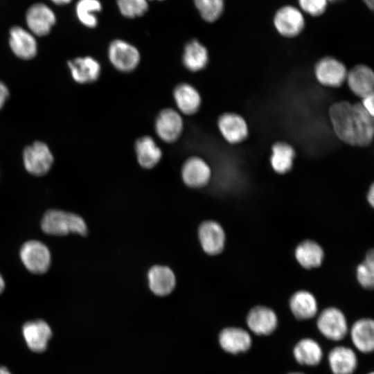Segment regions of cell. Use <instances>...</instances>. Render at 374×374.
I'll return each instance as SVG.
<instances>
[{
    "label": "cell",
    "mask_w": 374,
    "mask_h": 374,
    "mask_svg": "<svg viewBox=\"0 0 374 374\" xmlns=\"http://www.w3.org/2000/svg\"><path fill=\"white\" fill-rule=\"evenodd\" d=\"M330 123L339 140L350 145L364 147L373 141L374 119L361 103L339 101L329 108Z\"/></svg>",
    "instance_id": "6da1fadb"
},
{
    "label": "cell",
    "mask_w": 374,
    "mask_h": 374,
    "mask_svg": "<svg viewBox=\"0 0 374 374\" xmlns=\"http://www.w3.org/2000/svg\"><path fill=\"white\" fill-rule=\"evenodd\" d=\"M41 226L46 233L54 235L70 233L84 235L87 233V224L80 216L59 210L47 211L43 216Z\"/></svg>",
    "instance_id": "7a4b0ae2"
},
{
    "label": "cell",
    "mask_w": 374,
    "mask_h": 374,
    "mask_svg": "<svg viewBox=\"0 0 374 374\" xmlns=\"http://www.w3.org/2000/svg\"><path fill=\"white\" fill-rule=\"evenodd\" d=\"M317 327L323 336L335 341L343 339L348 332L345 315L334 307L327 308L319 314Z\"/></svg>",
    "instance_id": "3957f363"
},
{
    "label": "cell",
    "mask_w": 374,
    "mask_h": 374,
    "mask_svg": "<svg viewBox=\"0 0 374 374\" xmlns=\"http://www.w3.org/2000/svg\"><path fill=\"white\" fill-rule=\"evenodd\" d=\"M108 57L112 65L123 73H130L139 65L141 55L139 50L130 43L116 39L108 48Z\"/></svg>",
    "instance_id": "277c9868"
},
{
    "label": "cell",
    "mask_w": 374,
    "mask_h": 374,
    "mask_svg": "<svg viewBox=\"0 0 374 374\" xmlns=\"http://www.w3.org/2000/svg\"><path fill=\"white\" fill-rule=\"evenodd\" d=\"M20 258L26 268L36 274L45 273L51 264L48 247L38 240H30L20 249Z\"/></svg>",
    "instance_id": "5b68a950"
},
{
    "label": "cell",
    "mask_w": 374,
    "mask_h": 374,
    "mask_svg": "<svg viewBox=\"0 0 374 374\" xmlns=\"http://www.w3.org/2000/svg\"><path fill=\"white\" fill-rule=\"evenodd\" d=\"M154 130L163 141L168 143L177 141L184 131L181 114L172 108L163 109L155 118Z\"/></svg>",
    "instance_id": "8992f818"
},
{
    "label": "cell",
    "mask_w": 374,
    "mask_h": 374,
    "mask_svg": "<svg viewBox=\"0 0 374 374\" xmlns=\"http://www.w3.org/2000/svg\"><path fill=\"white\" fill-rule=\"evenodd\" d=\"M273 21L278 33L290 38L299 35L305 26L303 12L290 5L280 8L275 13Z\"/></svg>",
    "instance_id": "52a82bcc"
},
{
    "label": "cell",
    "mask_w": 374,
    "mask_h": 374,
    "mask_svg": "<svg viewBox=\"0 0 374 374\" xmlns=\"http://www.w3.org/2000/svg\"><path fill=\"white\" fill-rule=\"evenodd\" d=\"M23 159L26 170L37 176L45 175L53 162L51 150L41 141H35L27 146L24 151Z\"/></svg>",
    "instance_id": "ba28073f"
},
{
    "label": "cell",
    "mask_w": 374,
    "mask_h": 374,
    "mask_svg": "<svg viewBox=\"0 0 374 374\" xmlns=\"http://www.w3.org/2000/svg\"><path fill=\"white\" fill-rule=\"evenodd\" d=\"M181 175L186 186L193 188H199L208 184L212 172L211 167L203 158L192 156L183 163Z\"/></svg>",
    "instance_id": "9c48e42d"
},
{
    "label": "cell",
    "mask_w": 374,
    "mask_h": 374,
    "mask_svg": "<svg viewBox=\"0 0 374 374\" xmlns=\"http://www.w3.org/2000/svg\"><path fill=\"white\" fill-rule=\"evenodd\" d=\"M348 71L343 63L332 57L321 59L315 65L318 82L326 87H339L346 81Z\"/></svg>",
    "instance_id": "30bf717a"
},
{
    "label": "cell",
    "mask_w": 374,
    "mask_h": 374,
    "mask_svg": "<svg viewBox=\"0 0 374 374\" xmlns=\"http://www.w3.org/2000/svg\"><path fill=\"white\" fill-rule=\"evenodd\" d=\"M26 21L33 35L42 37L50 33L55 24L56 17L48 6L37 3L26 11Z\"/></svg>",
    "instance_id": "8fae6325"
},
{
    "label": "cell",
    "mask_w": 374,
    "mask_h": 374,
    "mask_svg": "<svg viewBox=\"0 0 374 374\" xmlns=\"http://www.w3.org/2000/svg\"><path fill=\"white\" fill-rule=\"evenodd\" d=\"M21 332L26 346L35 353L44 352L53 335L50 326L42 319L25 323Z\"/></svg>",
    "instance_id": "7c38bea8"
},
{
    "label": "cell",
    "mask_w": 374,
    "mask_h": 374,
    "mask_svg": "<svg viewBox=\"0 0 374 374\" xmlns=\"http://www.w3.org/2000/svg\"><path fill=\"white\" fill-rule=\"evenodd\" d=\"M198 238L202 249L208 255H217L224 249L225 233L222 226L215 221L202 222L198 229Z\"/></svg>",
    "instance_id": "4fadbf2b"
},
{
    "label": "cell",
    "mask_w": 374,
    "mask_h": 374,
    "mask_svg": "<svg viewBox=\"0 0 374 374\" xmlns=\"http://www.w3.org/2000/svg\"><path fill=\"white\" fill-rule=\"evenodd\" d=\"M217 126L222 137L231 144H238L245 140L249 130L245 120L239 114L226 112L220 116Z\"/></svg>",
    "instance_id": "5bb4252c"
},
{
    "label": "cell",
    "mask_w": 374,
    "mask_h": 374,
    "mask_svg": "<svg viewBox=\"0 0 374 374\" xmlns=\"http://www.w3.org/2000/svg\"><path fill=\"white\" fill-rule=\"evenodd\" d=\"M246 321L249 329L257 335H269L275 331L278 326L275 312L262 305L251 308Z\"/></svg>",
    "instance_id": "9a60e30c"
},
{
    "label": "cell",
    "mask_w": 374,
    "mask_h": 374,
    "mask_svg": "<svg viewBox=\"0 0 374 374\" xmlns=\"http://www.w3.org/2000/svg\"><path fill=\"white\" fill-rule=\"evenodd\" d=\"M173 98L177 111L186 116L195 114L202 105V96L199 91L188 82L176 85L173 90Z\"/></svg>",
    "instance_id": "2e32d148"
},
{
    "label": "cell",
    "mask_w": 374,
    "mask_h": 374,
    "mask_svg": "<svg viewBox=\"0 0 374 374\" xmlns=\"http://www.w3.org/2000/svg\"><path fill=\"white\" fill-rule=\"evenodd\" d=\"M346 81L351 91L362 99L373 94L374 74L372 69L366 65L355 66L348 71Z\"/></svg>",
    "instance_id": "e0dca14e"
},
{
    "label": "cell",
    "mask_w": 374,
    "mask_h": 374,
    "mask_svg": "<svg viewBox=\"0 0 374 374\" xmlns=\"http://www.w3.org/2000/svg\"><path fill=\"white\" fill-rule=\"evenodd\" d=\"M219 343L224 350L235 355L247 351L251 347L252 339L244 329L229 327L220 332Z\"/></svg>",
    "instance_id": "ac0fdd59"
},
{
    "label": "cell",
    "mask_w": 374,
    "mask_h": 374,
    "mask_svg": "<svg viewBox=\"0 0 374 374\" xmlns=\"http://www.w3.org/2000/svg\"><path fill=\"white\" fill-rule=\"evenodd\" d=\"M148 285L157 296L170 294L176 285V277L173 271L168 266L156 265L148 272Z\"/></svg>",
    "instance_id": "d6986e66"
},
{
    "label": "cell",
    "mask_w": 374,
    "mask_h": 374,
    "mask_svg": "<svg viewBox=\"0 0 374 374\" xmlns=\"http://www.w3.org/2000/svg\"><path fill=\"white\" fill-rule=\"evenodd\" d=\"M10 46L19 58L30 60L37 54V42L34 35L21 26H15L10 30Z\"/></svg>",
    "instance_id": "ffe728a7"
},
{
    "label": "cell",
    "mask_w": 374,
    "mask_h": 374,
    "mask_svg": "<svg viewBox=\"0 0 374 374\" xmlns=\"http://www.w3.org/2000/svg\"><path fill=\"white\" fill-rule=\"evenodd\" d=\"M328 360L333 374H353L358 364L354 350L344 346L333 348L328 353Z\"/></svg>",
    "instance_id": "44dd1931"
},
{
    "label": "cell",
    "mask_w": 374,
    "mask_h": 374,
    "mask_svg": "<svg viewBox=\"0 0 374 374\" xmlns=\"http://www.w3.org/2000/svg\"><path fill=\"white\" fill-rule=\"evenodd\" d=\"M138 163L145 169L154 168L162 158V150L152 137L143 136L136 139L134 145Z\"/></svg>",
    "instance_id": "7402d4cb"
},
{
    "label": "cell",
    "mask_w": 374,
    "mask_h": 374,
    "mask_svg": "<svg viewBox=\"0 0 374 374\" xmlns=\"http://www.w3.org/2000/svg\"><path fill=\"white\" fill-rule=\"evenodd\" d=\"M351 341L361 353H371L374 348V322L368 318L356 321L350 330Z\"/></svg>",
    "instance_id": "603a6c76"
},
{
    "label": "cell",
    "mask_w": 374,
    "mask_h": 374,
    "mask_svg": "<svg viewBox=\"0 0 374 374\" xmlns=\"http://www.w3.org/2000/svg\"><path fill=\"white\" fill-rule=\"evenodd\" d=\"M68 65L74 80L81 84L95 82L100 75V64L91 57L75 58Z\"/></svg>",
    "instance_id": "cb8c5ba5"
},
{
    "label": "cell",
    "mask_w": 374,
    "mask_h": 374,
    "mask_svg": "<svg viewBox=\"0 0 374 374\" xmlns=\"http://www.w3.org/2000/svg\"><path fill=\"white\" fill-rule=\"evenodd\" d=\"M290 308L293 315L300 320H308L317 314V301L312 294L300 290L290 298Z\"/></svg>",
    "instance_id": "d4e9b609"
},
{
    "label": "cell",
    "mask_w": 374,
    "mask_h": 374,
    "mask_svg": "<svg viewBox=\"0 0 374 374\" xmlns=\"http://www.w3.org/2000/svg\"><path fill=\"white\" fill-rule=\"evenodd\" d=\"M208 53L206 48L199 41L193 39L184 47L182 62L186 69L197 72L206 68L208 63Z\"/></svg>",
    "instance_id": "484cf974"
},
{
    "label": "cell",
    "mask_w": 374,
    "mask_h": 374,
    "mask_svg": "<svg viewBox=\"0 0 374 374\" xmlns=\"http://www.w3.org/2000/svg\"><path fill=\"white\" fill-rule=\"evenodd\" d=\"M296 361L306 366L318 365L323 358V350L319 344L311 338L301 339L293 348Z\"/></svg>",
    "instance_id": "4316f807"
},
{
    "label": "cell",
    "mask_w": 374,
    "mask_h": 374,
    "mask_svg": "<svg viewBox=\"0 0 374 374\" xmlns=\"http://www.w3.org/2000/svg\"><path fill=\"white\" fill-rule=\"evenodd\" d=\"M270 163L273 170L278 174L289 172L293 166L295 151L292 145L285 142H276L271 147Z\"/></svg>",
    "instance_id": "83f0119b"
},
{
    "label": "cell",
    "mask_w": 374,
    "mask_h": 374,
    "mask_svg": "<svg viewBox=\"0 0 374 374\" xmlns=\"http://www.w3.org/2000/svg\"><path fill=\"white\" fill-rule=\"evenodd\" d=\"M295 256L302 267L312 269L319 267L322 263L324 253L321 246L317 242L305 240L297 246Z\"/></svg>",
    "instance_id": "f1b7e54d"
},
{
    "label": "cell",
    "mask_w": 374,
    "mask_h": 374,
    "mask_svg": "<svg viewBox=\"0 0 374 374\" xmlns=\"http://www.w3.org/2000/svg\"><path fill=\"white\" fill-rule=\"evenodd\" d=\"M98 0H79L76 4V15L79 21L85 26L94 28L98 24L96 12L101 10Z\"/></svg>",
    "instance_id": "f546056e"
},
{
    "label": "cell",
    "mask_w": 374,
    "mask_h": 374,
    "mask_svg": "<svg viewBox=\"0 0 374 374\" xmlns=\"http://www.w3.org/2000/svg\"><path fill=\"white\" fill-rule=\"evenodd\" d=\"M195 4L203 19L213 22L222 15L224 0H195Z\"/></svg>",
    "instance_id": "4dcf8cb0"
},
{
    "label": "cell",
    "mask_w": 374,
    "mask_h": 374,
    "mask_svg": "<svg viewBox=\"0 0 374 374\" xmlns=\"http://www.w3.org/2000/svg\"><path fill=\"white\" fill-rule=\"evenodd\" d=\"M357 278L359 284L366 289H371L374 285V255L369 251L364 260L358 265Z\"/></svg>",
    "instance_id": "1f68e13d"
},
{
    "label": "cell",
    "mask_w": 374,
    "mask_h": 374,
    "mask_svg": "<svg viewBox=\"0 0 374 374\" xmlns=\"http://www.w3.org/2000/svg\"><path fill=\"white\" fill-rule=\"evenodd\" d=\"M117 3L122 15L130 18L143 15L148 8L147 0H117Z\"/></svg>",
    "instance_id": "d6a6232c"
},
{
    "label": "cell",
    "mask_w": 374,
    "mask_h": 374,
    "mask_svg": "<svg viewBox=\"0 0 374 374\" xmlns=\"http://www.w3.org/2000/svg\"><path fill=\"white\" fill-rule=\"evenodd\" d=\"M327 0H298L300 10L312 17L323 15L328 6Z\"/></svg>",
    "instance_id": "836d02e7"
},
{
    "label": "cell",
    "mask_w": 374,
    "mask_h": 374,
    "mask_svg": "<svg viewBox=\"0 0 374 374\" xmlns=\"http://www.w3.org/2000/svg\"><path fill=\"white\" fill-rule=\"evenodd\" d=\"M374 95H370L362 98L361 103L362 107L373 116H374L373 107Z\"/></svg>",
    "instance_id": "e575fe53"
},
{
    "label": "cell",
    "mask_w": 374,
    "mask_h": 374,
    "mask_svg": "<svg viewBox=\"0 0 374 374\" xmlns=\"http://www.w3.org/2000/svg\"><path fill=\"white\" fill-rule=\"evenodd\" d=\"M9 96V91L6 86L0 82V109L3 106Z\"/></svg>",
    "instance_id": "d590c367"
},
{
    "label": "cell",
    "mask_w": 374,
    "mask_h": 374,
    "mask_svg": "<svg viewBox=\"0 0 374 374\" xmlns=\"http://www.w3.org/2000/svg\"><path fill=\"white\" fill-rule=\"evenodd\" d=\"M367 199H368V202H369V204L373 206L374 205V186L373 185H371L369 190H368V195H367Z\"/></svg>",
    "instance_id": "8d00e7d4"
},
{
    "label": "cell",
    "mask_w": 374,
    "mask_h": 374,
    "mask_svg": "<svg viewBox=\"0 0 374 374\" xmlns=\"http://www.w3.org/2000/svg\"><path fill=\"white\" fill-rule=\"evenodd\" d=\"M51 1H53L56 5L63 6V5H66L71 3L72 0H51Z\"/></svg>",
    "instance_id": "74e56055"
},
{
    "label": "cell",
    "mask_w": 374,
    "mask_h": 374,
    "mask_svg": "<svg viewBox=\"0 0 374 374\" xmlns=\"http://www.w3.org/2000/svg\"><path fill=\"white\" fill-rule=\"evenodd\" d=\"M364 3L367 6V7L373 10V0H362Z\"/></svg>",
    "instance_id": "f35d334b"
},
{
    "label": "cell",
    "mask_w": 374,
    "mask_h": 374,
    "mask_svg": "<svg viewBox=\"0 0 374 374\" xmlns=\"http://www.w3.org/2000/svg\"><path fill=\"white\" fill-rule=\"evenodd\" d=\"M0 374H12V373L6 367L0 366Z\"/></svg>",
    "instance_id": "ab89813d"
},
{
    "label": "cell",
    "mask_w": 374,
    "mask_h": 374,
    "mask_svg": "<svg viewBox=\"0 0 374 374\" xmlns=\"http://www.w3.org/2000/svg\"><path fill=\"white\" fill-rule=\"evenodd\" d=\"M5 287V282L3 277L0 274V294L3 291Z\"/></svg>",
    "instance_id": "60d3db41"
},
{
    "label": "cell",
    "mask_w": 374,
    "mask_h": 374,
    "mask_svg": "<svg viewBox=\"0 0 374 374\" xmlns=\"http://www.w3.org/2000/svg\"><path fill=\"white\" fill-rule=\"evenodd\" d=\"M290 374H304V373H291Z\"/></svg>",
    "instance_id": "b9f144b4"
},
{
    "label": "cell",
    "mask_w": 374,
    "mask_h": 374,
    "mask_svg": "<svg viewBox=\"0 0 374 374\" xmlns=\"http://www.w3.org/2000/svg\"><path fill=\"white\" fill-rule=\"evenodd\" d=\"M328 1H339V0H327Z\"/></svg>",
    "instance_id": "7bdbcfd3"
},
{
    "label": "cell",
    "mask_w": 374,
    "mask_h": 374,
    "mask_svg": "<svg viewBox=\"0 0 374 374\" xmlns=\"http://www.w3.org/2000/svg\"><path fill=\"white\" fill-rule=\"evenodd\" d=\"M368 374H374V373H373V372H371V373H368Z\"/></svg>",
    "instance_id": "ee69618b"
}]
</instances>
